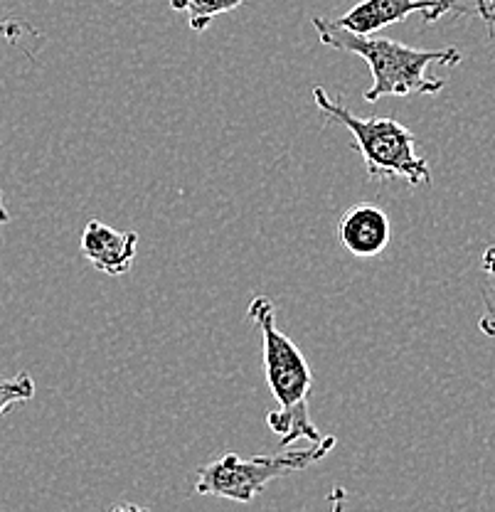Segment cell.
Listing matches in <instances>:
<instances>
[{"label":"cell","mask_w":495,"mask_h":512,"mask_svg":"<svg viewBox=\"0 0 495 512\" xmlns=\"http://www.w3.org/2000/svg\"><path fill=\"white\" fill-rule=\"evenodd\" d=\"M313 28L318 40L333 50L358 55L372 72V87L365 92L370 104H377L387 96H412V94H439L444 89V79L431 77V64L456 67L461 62V52L456 47L446 50H417L402 45L382 35H355L340 28L335 20L313 18Z\"/></svg>","instance_id":"6da1fadb"},{"label":"cell","mask_w":495,"mask_h":512,"mask_svg":"<svg viewBox=\"0 0 495 512\" xmlns=\"http://www.w3.org/2000/svg\"><path fill=\"white\" fill-rule=\"evenodd\" d=\"M247 316L262 333L264 375L279 407L266 412V426L279 436L281 446L308 439L311 444L323 439L321 429L308 414V394L313 387V372L301 348L276 325V306L271 298L254 296Z\"/></svg>","instance_id":"7a4b0ae2"},{"label":"cell","mask_w":495,"mask_h":512,"mask_svg":"<svg viewBox=\"0 0 495 512\" xmlns=\"http://www.w3.org/2000/svg\"><path fill=\"white\" fill-rule=\"evenodd\" d=\"M313 101L328 124L348 128L372 180H404L414 188L431 183L427 158L417 151V136L397 119L355 116L323 87H313Z\"/></svg>","instance_id":"3957f363"},{"label":"cell","mask_w":495,"mask_h":512,"mask_svg":"<svg viewBox=\"0 0 495 512\" xmlns=\"http://www.w3.org/2000/svg\"><path fill=\"white\" fill-rule=\"evenodd\" d=\"M335 444L338 441L333 436H323L311 448L276 453V456L242 458L239 453L225 451L217 461L200 466L198 480H195V493L210 495V498L234 500V503H252L271 480L313 466L321 458H326Z\"/></svg>","instance_id":"277c9868"},{"label":"cell","mask_w":495,"mask_h":512,"mask_svg":"<svg viewBox=\"0 0 495 512\" xmlns=\"http://www.w3.org/2000/svg\"><path fill=\"white\" fill-rule=\"evenodd\" d=\"M459 3L461 0H363L335 23L355 35H377L382 28L402 23L412 13H419L427 23H436L446 13L459 10Z\"/></svg>","instance_id":"5b68a950"},{"label":"cell","mask_w":495,"mask_h":512,"mask_svg":"<svg viewBox=\"0 0 495 512\" xmlns=\"http://www.w3.org/2000/svg\"><path fill=\"white\" fill-rule=\"evenodd\" d=\"M84 259L106 276H124L131 271L138 252V234L136 232H119L109 224L99 220H89L82 232Z\"/></svg>","instance_id":"8992f818"},{"label":"cell","mask_w":495,"mask_h":512,"mask_svg":"<svg viewBox=\"0 0 495 512\" xmlns=\"http://www.w3.org/2000/svg\"><path fill=\"white\" fill-rule=\"evenodd\" d=\"M338 239L345 252L360 259L382 254L392 239V224L385 210L377 205H355L338 220Z\"/></svg>","instance_id":"52a82bcc"},{"label":"cell","mask_w":495,"mask_h":512,"mask_svg":"<svg viewBox=\"0 0 495 512\" xmlns=\"http://www.w3.org/2000/svg\"><path fill=\"white\" fill-rule=\"evenodd\" d=\"M244 0H170V8L188 13V23L195 32L210 28L212 20L222 13L237 10Z\"/></svg>","instance_id":"ba28073f"},{"label":"cell","mask_w":495,"mask_h":512,"mask_svg":"<svg viewBox=\"0 0 495 512\" xmlns=\"http://www.w3.org/2000/svg\"><path fill=\"white\" fill-rule=\"evenodd\" d=\"M35 397V380L28 372H18L10 380H0V416L8 412L13 404L30 402Z\"/></svg>","instance_id":"9c48e42d"},{"label":"cell","mask_w":495,"mask_h":512,"mask_svg":"<svg viewBox=\"0 0 495 512\" xmlns=\"http://www.w3.org/2000/svg\"><path fill=\"white\" fill-rule=\"evenodd\" d=\"M483 271L495 281V247H488L483 252ZM478 328L488 338H495V291H486L483 296V316L478 320Z\"/></svg>","instance_id":"30bf717a"},{"label":"cell","mask_w":495,"mask_h":512,"mask_svg":"<svg viewBox=\"0 0 495 512\" xmlns=\"http://www.w3.org/2000/svg\"><path fill=\"white\" fill-rule=\"evenodd\" d=\"M28 35H40V32L30 23H23V20H0V37L8 40L10 45H18Z\"/></svg>","instance_id":"8fae6325"},{"label":"cell","mask_w":495,"mask_h":512,"mask_svg":"<svg viewBox=\"0 0 495 512\" xmlns=\"http://www.w3.org/2000/svg\"><path fill=\"white\" fill-rule=\"evenodd\" d=\"M476 13L486 23L488 35L495 40V0H476Z\"/></svg>","instance_id":"7c38bea8"},{"label":"cell","mask_w":495,"mask_h":512,"mask_svg":"<svg viewBox=\"0 0 495 512\" xmlns=\"http://www.w3.org/2000/svg\"><path fill=\"white\" fill-rule=\"evenodd\" d=\"M328 503L330 512H345V508H348V490L343 485H335L333 493L328 495Z\"/></svg>","instance_id":"4fadbf2b"},{"label":"cell","mask_w":495,"mask_h":512,"mask_svg":"<svg viewBox=\"0 0 495 512\" xmlns=\"http://www.w3.org/2000/svg\"><path fill=\"white\" fill-rule=\"evenodd\" d=\"M109 512H151V510L141 508V505H136V503H119V505H114V508H109Z\"/></svg>","instance_id":"5bb4252c"},{"label":"cell","mask_w":495,"mask_h":512,"mask_svg":"<svg viewBox=\"0 0 495 512\" xmlns=\"http://www.w3.org/2000/svg\"><path fill=\"white\" fill-rule=\"evenodd\" d=\"M8 222H10V212H8V207H5L3 190H0V224H8Z\"/></svg>","instance_id":"9a60e30c"}]
</instances>
